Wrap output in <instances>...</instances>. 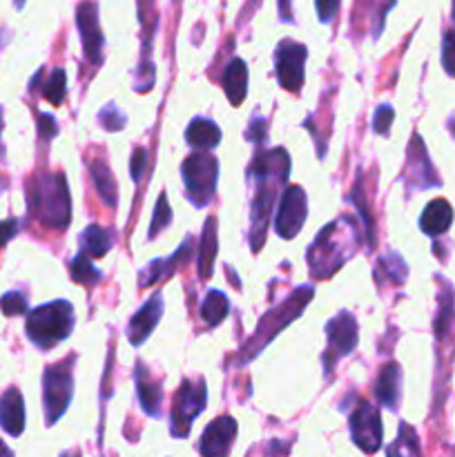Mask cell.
<instances>
[{
  "label": "cell",
  "instance_id": "d6986e66",
  "mask_svg": "<svg viewBox=\"0 0 455 457\" xmlns=\"http://www.w3.org/2000/svg\"><path fill=\"white\" fill-rule=\"evenodd\" d=\"M375 397L386 409L397 411L401 397V369L395 361H388L379 370V378L375 382Z\"/></svg>",
  "mask_w": 455,
  "mask_h": 457
},
{
  "label": "cell",
  "instance_id": "60d3db41",
  "mask_svg": "<svg viewBox=\"0 0 455 457\" xmlns=\"http://www.w3.org/2000/svg\"><path fill=\"white\" fill-rule=\"evenodd\" d=\"M245 138L252 143H266V138H268L266 120L259 119V116H252V120H250V128L245 129Z\"/></svg>",
  "mask_w": 455,
  "mask_h": 457
},
{
  "label": "cell",
  "instance_id": "7bdbcfd3",
  "mask_svg": "<svg viewBox=\"0 0 455 457\" xmlns=\"http://www.w3.org/2000/svg\"><path fill=\"white\" fill-rule=\"evenodd\" d=\"M18 232H21V221L18 219H4V221H0V248L7 245Z\"/></svg>",
  "mask_w": 455,
  "mask_h": 457
},
{
  "label": "cell",
  "instance_id": "4316f807",
  "mask_svg": "<svg viewBox=\"0 0 455 457\" xmlns=\"http://www.w3.org/2000/svg\"><path fill=\"white\" fill-rule=\"evenodd\" d=\"M386 457H422V449H419V437L406 422L400 424L397 437L393 445H388Z\"/></svg>",
  "mask_w": 455,
  "mask_h": 457
},
{
  "label": "cell",
  "instance_id": "3957f363",
  "mask_svg": "<svg viewBox=\"0 0 455 457\" xmlns=\"http://www.w3.org/2000/svg\"><path fill=\"white\" fill-rule=\"evenodd\" d=\"M31 214L49 230H65L71 223V196L65 174H40L29 190Z\"/></svg>",
  "mask_w": 455,
  "mask_h": 457
},
{
  "label": "cell",
  "instance_id": "7a4b0ae2",
  "mask_svg": "<svg viewBox=\"0 0 455 457\" xmlns=\"http://www.w3.org/2000/svg\"><path fill=\"white\" fill-rule=\"evenodd\" d=\"M342 226L343 217L328 223L308 248V266L315 279H328L355 254V221L348 219L346 230Z\"/></svg>",
  "mask_w": 455,
  "mask_h": 457
},
{
  "label": "cell",
  "instance_id": "836d02e7",
  "mask_svg": "<svg viewBox=\"0 0 455 457\" xmlns=\"http://www.w3.org/2000/svg\"><path fill=\"white\" fill-rule=\"evenodd\" d=\"M98 123H101V128H105L107 132H119V129H123L125 123H128V116H125V112H120L114 103H107V105L98 112Z\"/></svg>",
  "mask_w": 455,
  "mask_h": 457
},
{
  "label": "cell",
  "instance_id": "d590c367",
  "mask_svg": "<svg viewBox=\"0 0 455 457\" xmlns=\"http://www.w3.org/2000/svg\"><path fill=\"white\" fill-rule=\"evenodd\" d=\"M0 311H3L7 317L25 315V312H27L25 295H21V293L3 295V297H0Z\"/></svg>",
  "mask_w": 455,
  "mask_h": 457
},
{
  "label": "cell",
  "instance_id": "7402d4cb",
  "mask_svg": "<svg viewBox=\"0 0 455 457\" xmlns=\"http://www.w3.org/2000/svg\"><path fill=\"white\" fill-rule=\"evenodd\" d=\"M453 223V208L449 201L433 199L419 217V230L428 237H442Z\"/></svg>",
  "mask_w": 455,
  "mask_h": 457
},
{
  "label": "cell",
  "instance_id": "603a6c76",
  "mask_svg": "<svg viewBox=\"0 0 455 457\" xmlns=\"http://www.w3.org/2000/svg\"><path fill=\"white\" fill-rule=\"evenodd\" d=\"M186 141L187 145L196 147L201 152L214 150L221 141V129L214 123L212 119H203V116H196V119L190 120L186 129Z\"/></svg>",
  "mask_w": 455,
  "mask_h": 457
},
{
  "label": "cell",
  "instance_id": "83f0119b",
  "mask_svg": "<svg viewBox=\"0 0 455 457\" xmlns=\"http://www.w3.org/2000/svg\"><path fill=\"white\" fill-rule=\"evenodd\" d=\"M228 312H230V303H228L226 295L221 290H210L201 303V320L205 321V326L214 328L226 320Z\"/></svg>",
  "mask_w": 455,
  "mask_h": 457
},
{
  "label": "cell",
  "instance_id": "44dd1931",
  "mask_svg": "<svg viewBox=\"0 0 455 457\" xmlns=\"http://www.w3.org/2000/svg\"><path fill=\"white\" fill-rule=\"evenodd\" d=\"M221 85L232 105L239 107L248 94V65L241 58H230L221 74Z\"/></svg>",
  "mask_w": 455,
  "mask_h": 457
},
{
  "label": "cell",
  "instance_id": "ee69618b",
  "mask_svg": "<svg viewBox=\"0 0 455 457\" xmlns=\"http://www.w3.org/2000/svg\"><path fill=\"white\" fill-rule=\"evenodd\" d=\"M279 13L285 22L293 21V16H290V0H279Z\"/></svg>",
  "mask_w": 455,
  "mask_h": 457
},
{
  "label": "cell",
  "instance_id": "4fadbf2b",
  "mask_svg": "<svg viewBox=\"0 0 455 457\" xmlns=\"http://www.w3.org/2000/svg\"><path fill=\"white\" fill-rule=\"evenodd\" d=\"M76 27H79L80 40H83L85 58L92 62L94 67L103 62V38L101 25H98V4L96 3H80L76 9Z\"/></svg>",
  "mask_w": 455,
  "mask_h": 457
},
{
  "label": "cell",
  "instance_id": "4dcf8cb0",
  "mask_svg": "<svg viewBox=\"0 0 455 457\" xmlns=\"http://www.w3.org/2000/svg\"><path fill=\"white\" fill-rule=\"evenodd\" d=\"M65 94H67V76L65 70H54L49 74L47 83L43 87V96L47 98L52 105H61L65 101Z\"/></svg>",
  "mask_w": 455,
  "mask_h": 457
},
{
  "label": "cell",
  "instance_id": "f546056e",
  "mask_svg": "<svg viewBox=\"0 0 455 457\" xmlns=\"http://www.w3.org/2000/svg\"><path fill=\"white\" fill-rule=\"evenodd\" d=\"M70 275L76 284L89 286V288H92V286H96L98 281L103 279V272L98 270V268H94L92 259L83 253H79L74 259H71Z\"/></svg>",
  "mask_w": 455,
  "mask_h": 457
},
{
  "label": "cell",
  "instance_id": "52a82bcc",
  "mask_svg": "<svg viewBox=\"0 0 455 457\" xmlns=\"http://www.w3.org/2000/svg\"><path fill=\"white\" fill-rule=\"evenodd\" d=\"M186 196L194 208H205L212 201L219 181V161L208 152H194L181 165Z\"/></svg>",
  "mask_w": 455,
  "mask_h": 457
},
{
  "label": "cell",
  "instance_id": "277c9868",
  "mask_svg": "<svg viewBox=\"0 0 455 457\" xmlns=\"http://www.w3.org/2000/svg\"><path fill=\"white\" fill-rule=\"evenodd\" d=\"M315 295V288L312 286H303V288H297L293 295H290L285 302H281L279 306L270 308L266 315L261 317L259 321L257 330H254L252 337L244 344V348L239 351V357H236V366L248 364L250 360L259 355L281 330L285 328L288 324H293V320H297L303 311H306L308 302Z\"/></svg>",
  "mask_w": 455,
  "mask_h": 457
},
{
  "label": "cell",
  "instance_id": "7dc6e473",
  "mask_svg": "<svg viewBox=\"0 0 455 457\" xmlns=\"http://www.w3.org/2000/svg\"><path fill=\"white\" fill-rule=\"evenodd\" d=\"M449 128H451V129H453V134H455V120H453V119H451V123H449Z\"/></svg>",
  "mask_w": 455,
  "mask_h": 457
},
{
  "label": "cell",
  "instance_id": "f6af8a7d",
  "mask_svg": "<svg viewBox=\"0 0 455 457\" xmlns=\"http://www.w3.org/2000/svg\"><path fill=\"white\" fill-rule=\"evenodd\" d=\"M0 457H13V453L7 449V446H4L3 440H0Z\"/></svg>",
  "mask_w": 455,
  "mask_h": 457
},
{
  "label": "cell",
  "instance_id": "5b68a950",
  "mask_svg": "<svg viewBox=\"0 0 455 457\" xmlns=\"http://www.w3.org/2000/svg\"><path fill=\"white\" fill-rule=\"evenodd\" d=\"M74 324L76 317L71 303L65 302V299H56V302L34 308L27 315L25 333L36 348L49 351V348H54L56 344L65 342L70 337Z\"/></svg>",
  "mask_w": 455,
  "mask_h": 457
},
{
  "label": "cell",
  "instance_id": "6da1fadb",
  "mask_svg": "<svg viewBox=\"0 0 455 457\" xmlns=\"http://www.w3.org/2000/svg\"><path fill=\"white\" fill-rule=\"evenodd\" d=\"M290 174V156L284 147L257 152L252 165L248 168L250 181L254 183V199L250 205V232L248 239L252 253H259L266 241V228L270 221L272 205H275L277 192L281 190Z\"/></svg>",
  "mask_w": 455,
  "mask_h": 457
},
{
  "label": "cell",
  "instance_id": "e575fe53",
  "mask_svg": "<svg viewBox=\"0 0 455 457\" xmlns=\"http://www.w3.org/2000/svg\"><path fill=\"white\" fill-rule=\"evenodd\" d=\"M170 221H172V210H170V205H168V196L161 195L159 201H156L154 217H152L150 235L147 237H150V239H154L161 230H165V228L170 226Z\"/></svg>",
  "mask_w": 455,
  "mask_h": 457
},
{
  "label": "cell",
  "instance_id": "ab89813d",
  "mask_svg": "<svg viewBox=\"0 0 455 457\" xmlns=\"http://www.w3.org/2000/svg\"><path fill=\"white\" fill-rule=\"evenodd\" d=\"M339 4H342V0H315L317 16H319V21L324 22V25H328V22L337 16Z\"/></svg>",
  "mask_w": 455,
  "mask_h": 457
},
{
  "label": "cell",
  "instance_id": "e0dca14e",
  "mask_svg": "<svg viewBox=\"0 0 455 457\" xmlns=\"http://www.w3.org/2000/svg\"><path fill=\"white\" fill-rule=\"evenodd\" d=\"M190 257H192L190 237H187V239L181 244V248H178L172 257L154 259V262L147 263L145 270L138 275V286H141V288H150V286L159 284V281H165L168 277H172L174 270H178L181 263H186Z\"/></svg>",
  "mask_w": 455,
  "mask_h": 457
},
{
  "label": "cell",
  "instance_id": "b9f144b4",
  "mask_svg": "<svg viewBox=\"0 0 455 457\" xmlns=\"http://www.w3.org/2000/svg\"><path fill=\"white\" fill-rule=\"evenodd\" d=\"M38 134L43 141H52V138L58 134L56 119L49 114H38Z\"/></svg>",
  "mask_w": 455,
  "mask_h": 457
},
{
  "label": "cell",
  "instance_id": "f1b7e54d",
  "mask_svg": "<svg viewBox=\"0 0 455 457\" xmlns=\"http://www.w3.org/2000/svg\"><path fill=\"white\" fill-rule=\"evenodd\" d=\"M351 204L360 210V217H361V221H364V228H366V241H368L370 250H373L375 244H377V232H375L373 212H370V205H368V201H366V195H364V179H361V172L357 174V183L351 192Z\"/></svg>",
  "mask_w": 455,
  "mask_h": 457
},
{
  "label": "cell",
  "instance_id": "f907efd6",
  "mask_svg": "<svg viewBox=\"0 0 455 457\" xmlns=\"http://www.w3.org/2000/svg\"><path fill=\"white\" fill-rule=\"evenodd\" d=\"M453 21H455V0H453Z\"/></svg>",
  "mask_w": 455,
  "mask_h": 457
},
{
  "label": "cell",
  "instance_id": "484cf974",
  "mask_svg": "<svg viewBox=\"0 0 455 457\" xmlns=\"http://www.w3.org/2000/svg\"><path fill=\"white\" fill-rule=\"evenodd\" d=\"M89 177H92L94 186H96L98 196L103 199V204L114 208L116 205V181L112 177V170L107 165L105 159H94L89 161Z\"/></svg>",
  "mask_w": 455,
  "mask_h": 457
},
{
  "label": "cell",
  "instance_id": "f35d334b",
  "mask_svg": "<svg viewBox=\"0 0 455 457\" xmlns=\"http://www.w3.org/2000/svg\"><path fill=\"white\" fill-rule=\"evenodd\" d=\"M147 150L145 147H136L132 152V161H129V177H132L134 183L143 181L145 177V170H147Z\"/></svg>",
  "mask_w": 455,
  "mask_h": 457
},
{
  "label": "cell",
  "instance_id": "1f68e13d",
  "mask_svg": "<svg viewBox=\"0 0 455 457\" xmlns=\"http://www.w3.org/2000/svg\"><path fill=\"white\" fill-rule=\"evenodd\" d=\"M451 320H453V290L449 286H444V295H440V311L435 317V335L437 339H442L449 330Z\"/></svg>",
  "mask_w": 455,
  "mask_h": 457
},
{
  "label": "cell",
  "instance_id": "d4e9b609",
  "mask_svg": "<svg viewBox=\"0 0 455 457\" xmlns=\"http://www.w3.org/2000/svg\"><path fill=\"white\" fill-rule=\"evenodd\" d=\"M79 241H80V253L87 254L89 259L105 257V254L110 253L112 245H114V232L94 223V226L85 228L83 235L79 237Z\"/></svg>",
  "mask_w": 455,
  "mask_h": 457
},
{
  "label": "cell",
  "instance_id": "cb8c5ba5",
  "mask_svg": "<svg viewBox=\"0 0 455 457\" xmlns=\"http://www.w3.org/2000/svg\"><path fill=\"white\" fill-rule=\"evenodd\" d=\"M219 253V239H217V219L208 217L203 226V235H201L199 245V259H196V270H199V279H210L212 277L214 259Z\"/></svg>",
  "mask_w": 455,
  "mask_h": 457
},
{
  "label": "cell",
  "instance_id": "74e56055",
  "mask_svg": "<svg viewBox=\"0 0 455 457\" xmlns=\"http://www.w3.org/2000/svg\"><path fill=\"white\" fill-rule=\"evenodd\" d=\"M442 65L446 74L455 76V29H449L442 40Z\"/></svg>",
  "mask_w": 455,
  "mask_h": 457
},
{
  "label": "cell",
  "instance_id": "c3c4849f",
  "mask_svg": "<svg viewBox=\"0 0 455 457\" xmlns=\"http://www.w3.org/2000/svg\"><path fill=\"white\" fill-rule=\"evenodd\" d=\"M22 3H25V0H16V7L21 9V7H22Z\"/></svg>",
  "mask_w": 455,
  "mask_h": 457
},
{
  "label": "cell",
  "instance_id": "9c48e42d",
  "mask_svg": "<svg viewBox=\"0 0 455 457\" xmlns=\"http://www.w3.org/2000/svg\"><path fill=\"white\" fill-rule=\"evenodd\" d=\"M357 335H360L357 320L355 315H351L348 311H342L326 324V337H328V344H326L324 357H321L326 378L333 375L335 366H337V361L342 360V357L351 355V353L355 351Z\"/></svg>",
  "mask_w": 455,
  "mask_h": 457
},
{
  "label": "cell",
  "instance_id": "8992f818",
  "mask_svg": "<svg viewBox=\"0 0 455 457\" xmlns=\"http://www.w3.org/2000/svg\"><path fill=\"white\" fill-rule=\"evenodd\" d=\"M74 364L76 357H65L58 364H52L43 373V409L47 427H54L70 409L74 397Z\"/></svg>",
  "mask_w": 455,
  "mask_h": 457
},
{
  "label": "cell",
  "instance_id": "ba28073f",
  "mask_svg": "<svg viewBox=\"0 0 455 457\" xmlns=\"http://www.w3.org/2000/svg\"><path fill=\"white\" fill-rule=\"evenodd\" d=\"M208 404V391L203 379H186L174 395L172 413H170V433L174 437L190 436L192 422L203 413Z\"/></svg>",
  "mask_w": 455,
  "mask_h": 457
},
{
  "label": "cell",
  "instance_id": "ac0fdd59",
  "mask_svg": "<svg viewBox=\"0 0 455 457\" xmlns=\"http://www.w3.org/2000/svg\"><path fill=\"white\" fill-rule=\"evenodd\" d=\"M0 428L13 437L25 431V402L18 388H9L0 397Z\"/></svg>",
  "mask_w": 455,
  "mask_h": 457
},
{
  "label": "cell",
  "instance_id": "9a60e30c",
  "mask_svg": "<svg viewBox=\"0 0 455 457\" xmlns=\"http://www.w3.org/2000/svg\"><path fill=\"white\" fill-rule=\"evenodd\" d=\"M406 181H409V190H426V187L440 186L435 170H433L431 161H428L426 147H424L419 134H415L413 141L409 145V168H406Z\"/></svg>",
  "mask_w": 455,
  "mask_h": 457
},
{
  "label": "cell",
  "instance_id": "681fc988",
  "mask_svg": "<svg viewBox=\"0 0 455 457\" xmlns=\"http://www.w3.org/2000/svg\"><path fill=\"white\" fill-rule=\"evenodd\" d=\"M61 457H76V455H71V453H65V455H61Z\"/></svg>",
  "mask_w": 455,
  "mask_h": 457
},
{
  "label": "cell",
  "instance_id": "8fae6325",
  "mask_svg": "<svg viewBox=\"0 0 455 457\" xmlns=\"http://www.w3.org/2000/svg\"><path fill=\"white\" fill-rule=\"evenodd\" d=\"M308 49L306 45L294 40H281L275 49V71L277 80L284 89L297 94L303 87V67H306Z\"/></svg>",
  "mask_w": 455,
  "mask_h": 457
},
{
  "label": "cell",
  "instance_id": "5bb4252c",
  "mask_svg": "<svg viewBox=\"0 0 455 457\" xmlns=\"http://www.w3.org/2000/svg\"><path fill=\"white\" fill-rule=\"evenodd\" d=\"M236 437V420L221 415L208 424L199 440V453L203 457H228Z\"/></svg>",
  "mask_w": 455,
  "mask_h": 457
},
{
  "label": "cell",
  "instance_id": "30bf717a",
  "mask_svg": "<svg viewBox=\"0 0 455 457\" xmlns=\"http://www.w3.org/2000/svg\"><path fill=\"white\" fill-rule=\"evenodd\" d=\"M348 424H351V437L357 445V449L364 451L366 455L377 453L384 440L382 415H379V411L370 402L357 400V406L352 409Z\"/></svg>",
  "mask_w": 455,
  "mask_h": 457
},
{
  "label": "cell",
  "instance_id": "2e32d148",
  "mask_svg": "<svg viewBox=\"0 0 455 457\" xmlns=\"http://www.w3.org/2000/svg\"><path fill=\"white\" fill-rule=\"evenodd\" d=\"M161 317H163V295L154 293L141 308L138 312H134L132 320L128 324V339L132 346H141L147 342L154 328L159 326Z\"/></svg>",
  "mask_w": 455,
  "mask_h": 457
},
{
  "label": "cell",
  "instance_id": "d6a6232c",
  "mask_svg": "<svg viewBox=\"0 0 455 457\" xmlns=\"http://www.w3.org/2000/svg\"><path fill=\"white\" fill-rule=\"evenodd\" d=\"M377 270H386L388 281L395 286H400L401 281L406 279V275H409V268H406V263L401 262L400 254H395V253H391V254H386V257L379 259Z\"/></svg>",
  "mask_w": 455,
  "mask_h": 457
},
{
  "label": "cell",
  "instance_id": "bcb514c9",
  "mask_svg": "<svg viewBox=\"0 0 455 457\" xmlns=\"http://www.w3.org/2000/svg\"><path fill=\"white\" fill-rule=\"evenodd\" d=\"M0 132H3V107H0Z\"/></svg>",
  "mask_w": 455,
  "mask_h": 457
},
{
  "label": "cell",
  "instance_id": "ffe728a7",
  "mask_svg": "<svg viewBox=\"0 0 455 457\" xmlns=\"http://www.w3.org/2000/svg\"><path fill=\"white\" fill-rule=\"evenodd\" d=\"M134 382H136V395L138 402H141V409L145 411V415H150V418H159L161 404H163V391H161V384L150 378V373H147L143 361L136 364Z\"/></svg>",
  "mask_w": 455,
  "mask_h": 457
},
{
  "label": "cell",
  "instance_id": "8d00e7d4",
  "mask_svg": "<svg viewBox=\"0 0 455 457\" xmlns=\"http://www.w3.org/2000/svg\"><path fill=\"white\" fill-rule=\"evenodd\" d=\"M393 119H395V110H393V105H379L377 110H375L373 114V129L375 134H388L391 132V125H393Z\"/></svg>",
  "mask_w": 455,
  "mask_h": 457
},
{
  "label": "cell",
  "instance_id": "7c38bea8",
  "mask_svg": "<svg viewBox=\"0 0 455 457\" xmlns=\"http://www.w3.org/2000/svg\"><path fill=\"white\" fill-rule=\"evenodd\" d=\"M308 217L306 192L299 186H288L281 195L279 210L275 214V230L281 239H294Z\"/></svg>",
  "mask_w": 455,
  "mask_h": 457
}]
</instances>
